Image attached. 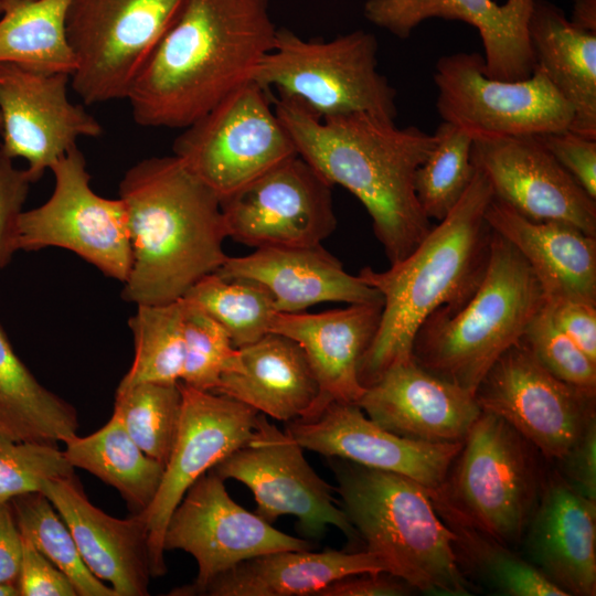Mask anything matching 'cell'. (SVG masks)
<instances>
[{
  "label": "cell",
  "instance_id": "obj_1",
  "mask_svg": "<svg viewBox=\"0 0 596 596\" xmlns=\"http://www.w3.org/2000/svg\"><path fill=\"white\" fill-rule=\"evenodd\" d=\"M276 30L269 0H185L126 97L134 120L188 127L251 81Z\"/></svg>",
  "mask_w": 596,
  "mask_h": 596
},
{
  "label": "cell",
  "instance_id": "obj_2",
  "mask_svg": "<svg viewBox=\"0 0 596 596\" xmlns=\"http://www.w3.org/2000/svg\"><path fill=\"white\" fill-rule=\"evenodd\" d=\"M272 102L297 153L363 204L390 264L411 254L433 227L414 177L436 137L369 114L319 119L291 102Z\"/></svg>",
  "mask_w": 596,
  "mask_h": 596
},
{
  "label": "cell",
  "instance_id": "obj_3",
  "mask_svg": "<svg viewBox=\"0 0 596 596\" xmlns=\"http://www.w3.org/2000/svg\"><path fill=\"white\" fill-rule=\"evenodd\" d=\"M131 245L123 298L157 305L182 298L227 255L221 201L177 156L150 157L119 183Z\"/></svg>",
  "mask_w": 596,
  "mask_h": 596
},
{
  "label": "cell",
  "instance_id": "obj_4",
  "mask_svg": "<svg viewBox=\"0 0 596 596\" xmlns=\"http://www.w3.org/2000/svg\"><path fill=\"white\" fill-rule=\"evenodd\" d=\"M493 194L476 169L457 205L414 251L385 270L363 267L358 276L383 298L376 332L361 358L364 389L392 365L412 358L415 334L439 307H462L480 285L489 262L492 230L486 210Z\"/></svg>",
  "mask_w": 596,
  "mask_h": 596
},
{
  "label": "cell",
  "instance_id": "obj_5",
  "mask_svg": "<svg viewBox=\"0 0 596 596\" xmlns=\"http://www.w3.org/2000/svg\"><path fill=\"white\" fill-rule=\"evenodd\" d=\"M340 507L364 550L414 589L471 595L453 547L454 533L438 514L430 490L415 480L342 458H328Z\"/></svg>",
  "mask_w": 596,
  "mask_h": 596
},
{
  "label": "cell",
  "instance_id": "obj_6",
  "mask_svg": "<svg viewBox=\"0 0 596 596\" xmlns=\"http://www.w3.org/2000/svg\"><path fill=\"white\" fill-rule=\"evenodd\" d=\"M492 233L487 270L475 294L456 310L433 311L412 345L417 364L472 394L500 355L521 340L545 302L524 257Z\"/></svg>",
  "mask_w": 596,
  "mask_h": 596
},
{
  "label": "cell",
  "instance_id": "obj_7",
  "mask_svg": "<svg viewBox=\"0 0 596 596\" xmlns=\"http://www.w3.org/2000/svg\"><path fill=\"white\" fill-rule=\"evenodd\" d=\"M376 54V38L363 30L324 41L280 28L251 81L319 119L369 114L395 121L396 91L377 71Z\"/></svg>",
  "mask_w": 596,
  "mask_h": 596
},
{
  "label": "cell",
  "instance_id": "obj_8",
  "mask_svg": "<svg viewBox=\"0 0 596 596\" xmlns=\"http://www.w3.org/2000/svg\"><path fill=\"white\" fill-rule=\"evenodd\" d=\"M538 455L504 419L482 411L445 482L430 491L432 499L504 545L515 546L545 478Z\"/></svg>",
  "mask_w": 596,
  "mask_h": 596
},
{
  "label": "cell",
  "instance_id": "obj_9",
  "mask_svg": "<svg viewBox=\"0 0 596 596\" xmlns=\"http://www.w3.org/2000/svg\"><path fill=\"white\" fill-rule=\"evenodd\" d=\"M185 0H71V87L86 105L126 98Z\"/></svg>",
  "mask_w": 596,
  "mask_h": 596
},
{
  "label": "cell",
  "instance_id": "obj_10",
  "mask_svg": "<svg viewBox=\"0 0 596 596\" xmlns=\"http://www.w3.org/2000/svg\"><path fill=\"white\" fill-rule=\"evenodd\" d=\"M268 93L244 83L173 141V155L220 200L297 155Z\"/></svg>",
  "mask_w": 596,
  "mask_h": 596
},
{
  "label": "cell",
  "instance_id": "obj_11",
  "mask_svg": "<svg viewBox=\"0 0 596 596\" xmlns=\"http://www.w3.org/2000/svg\"><path fill=\"white\" fill-rule=\"evenodd\" d=\"M50 170L54 175L51 196L40 206L23 210L20 214L18 251L61 247L124 284L131 267L124 201L95 193L89 184L85 157L77 146Z\"/></svg>",
  "mask_w": 596,
  "mask_h": 596
},
{
  "label": "cell",
  "instance_id": "obj_12",
  "mask_svg": "<svg viewBox=\"0 0 596 596\" xmlns=\"http://www.w3.org/2000/svg\"><path fill=\"white\" fill-rule=\"evenodd\" d=\"M304 448L259 413L251 439L213 468L223 480L244 483L253 493L256 514L273 524L279 517L297 518L306 540H321L329 526L351 543L361 544L356 531L334 498V488L308 464Z\"/></svg>",
  "mask_w": 596,
  "mask_h": 596
},
{
  "label": "cell",
  "instance_id": "obj_13",
  "mask_svg": "<svg viewBox=\"0 0 596 596\" xmlns=\"http://www.w3.org/2000/svg\"><path fill=\"white\" fill-rule=\"evenodd\" d=\"M483 56L459 52L439 57L434 82L443 121L476 136L543 135L570 129L571 105L536 67L531 76L501 81L483 72Z\"/></svg>",
  "mask_w": 596,
  "mask_h": 596
},
{
  "label": "cell",
  "instance_id": "obj_14",
  "mask_svg": "<svg viewBox=\"0 0 596 596\" xmlns=\"http://www.w3.org/2000/svg\"><path fill=\"white\" fill-rule=\"evenodd\" d=\"M475 397L481 411L504 419L545 460L554 462L596 418V392L554 376L522 340L493 363Z\"/></svg>",
  "mask_w": 596,
  "mask_h": 596
},
{
  "label": "cell",
  "instance_id": "obj_15",
  "mask_svg": "<svg viewBox=\"0 0 596 596\" xmlns=\"http://www.w3.org/2000/svg\"><path fill=\"white\" fill-rule=\"evenodd\" d=\"M224 481L210 469L188 489L169 518L164 552L182 550L198 564L193 583L170 595H200L215 576L260 554L312 549L309 540L286 534L236 503Z\"/></svg>",
  "mask_w": 596,
  "mask_h": 596
},
{
  "label": "cell",
  "instance_id": "obj_16",
  "mask_svg": "<svg viewBox=\"0 0 596 596\" xmlns=\"http://www.w3.org/2000/svg\"><path fill=\"white\" fill-rule=\"evenodd\" d=\"M332 187L297 153L220 200L227 237L255 248L319 245L337 227Z\"/></svg>",
  "mask_w": 596,
  "mask_h": 596
},
{
  "label": "cell",
  "instance_id": "obj_17",
  "mask_svg": "<svg viewBox=\"0 0 596 596\" xmlns=\"http://www.w3.org/2000/svg\"><path fill=\"white\" fill-rule=\"evenodd\" d=\"M180 389V425L161 483L149 507L135 513L147 530L151 576L167 572L163 536L172 512L203 473L251 439L259 414L240 401L181 381Z\"/></svg>",
  "mask_w": 596,
  "mask_h": 596
},
{
  "label": "cell",
  "instance_id": "obj_18",
  "mask_svg": "<svg viewBox=\"0 0 596 596\" xmlns=\"http://www.w3.org/2000/svg\"><path fill=\"white\" fill-rule=\"evenodd\" d=\"M71 75L42 73L0 62V150L10 159L23 158L32 183L72 148L81 137L103 134L97 119L72 103Z\"/></svg>",
  "mask_w": 596,
  "mask_h": 596
},
{
  "label": "cell",
  "instance_id": "obj_19",
  "mask_svg": "<svg viewBox=\"0 0 596 596\" xmlns=\"http://www.w3.org/2000/svg\"><path fill=\"white\" fill-rule=\"evenodd\" d=\"M471 161L493 198L522 216L561 222L596 236V200L556 161L538 135L476 136Z\"/></svg>",
  "mask_w": 596,
  "mask_h": 596
},
{
  "label": "cell",
  "instance_id": "obj_20",
  "mask_svg": "<svg viewBox=\"0 0 596 596\" xmlns=\"http://www.w3.org/2000/svg\"><path fill=\"white\" fill-rule=\"evenodd\" d=\"M286 432L304 449L397 473L430 491L443 486L462 445L398 436L370 419L355 403L344 402H330L315 417L287 422Z\"/></svg>",
  "mask_w": 596,
  "mask_h": 596
},
{
  "label": "cell",
  "instance_id": "obj_21",
  "mask_svg": "<svg viewBox=\"0 0 596 596\" xmlns=\"http://www.w3.org/2000/svg\"><path fill=\"white\" fill-rule=\"evenodd\" d=\"M355 404L384 429L427 443L462 441L482 412L475 394L413 358L389 368Z\"/></svg>",
  "mask_w": 596,
  "mask_h": 596
},
{
  "label": "cell",
  "instance_id": "obj_22",
  "mask_svg": "<svg viewBox=\"0 0 596 596\" xmlns=\"http://www.w3.org/2000/svg\"><path fill=\"white\" fill-rule=\"evenodd\" d=\"M533 0H368L364 17L395 36L407 39L430 18L459 20L475 26L485 49L483 72L491 78L519 81L532 75L535 61L528 21Z\"/></svg>",
  "mask_w": 596,
  "mask_h": 596
},
{
  "label": "cell",
  "instance_id": "obj_23",
  "mask_svg": "<svg viewBox=\"0 0 596 596\" xmlns=\"http://www.w3.org/2000/svg\"><path fill=\"white\" fill-rule=\"evenodd\" d=\"M521 542L526 560L567 596L596 594V501L545 473Z\"/></svg>",
  "mask_w": 596,
  "mask_h": 596
},
{
  "label": "cell",
  "instance_id": "obj_24",
  "mask_svg": "<svg viewBox=\"0 0 596 596\" xmlns=\"http://www.w3.org/2000/svg\"><path fill=\"white\" fill-rule=\"evenodd\" d=\"M41 492L68 526L89 571L117 596L148 595V535L138 514L114 518L87 499L75 475L44 481Z\"/></svg>",
  "mask_w": 596,
  "mask_h": 596
},
{
  "label": "cell",
  "instance_id": "obj_25",
  "mask_svg": "<svg viewBox=\"0 0 596 596\" xmlns=\"http://www.w3.org/2000/svg\"><path fill=\"white\" fill-rule=\"evenodd\" d=\"M225 279H247L264 286L278 312H301L320 302L383 301L381 294L321 244L306 247H262L246 256H227L215 272Z\"/></svg>",
  "mask_w": 596,
  "mask_h": 596
},
{
  "label": "cell",
  "instance_id": "obj_26",
  "mask_svg": "<svg viewBox=\"0 0 596 596\" xmlns=\"http://www.w3.org/2000/svg\"><path fill=\"white\" fill-rule=\"evenodd\" d=\"M382 308L383 301H377L275 316L270 332L284 334L302 348L319 384L315 416L330 402L356 403L364 393L359 364L376 332Z\"/></svg>",
  "mask_w": 596,
  "mask_h": 596
},
{
  "label": "cell",
  "instance_id": "obj_27",
  "mask_svg": "<svg viewBox=\"0 0 596 596\" xmlns=\"http://www.w3.org/2000/svg\"><path fill=\"white\" fill-rule=\"evenodd\" d=\"M486 220L524 257L545 300L596 304V236L566 223L529 220L494 198Z\"/></svg>",
  "mask_w": 596,
  "mask_h": 596
},
{
  "label": "cell",
  "instance_id": "obj_28",
  "mask_svg": "<svg viewBox=\"0 0 596 596\" xmlns=\"http://www.w3.org/2000/svg\"><path fill=\"white\" fill-rule=\"evenodd\" d=\"M238 350L241 371L223 374L213 393L286 423L315 416L319 384L302 348L295 340L269 332Z\"/></svg>",
  "mask_w": 596,
  "mask_h": 596
},
{
  "label": "cell",
  "instance_id": "obj_29",
  "mask_svg": "<svg viewBox=\"0 0 596 596\" xmlns=\"http://www.w3.org/2000/svg\"><path fill=\"white\" fill-rule=\"evenodd\" d=\"M377 572L386 571L366 550H284L237 563L210 581L200 595L317 596L339 578Z\"/></svg>",
  "mask_w": 596,
  "mask_h": 596
},
{
  "label": "cell",
  "instance_id": "obj_30",
  "mask_svg": "<svg viewBox=\"0 0 596 596\" xmlns=\"http://www.w3.org/2000/svg\"><path fill=\"white\" fill-rule=\"evenodd\" d=\"M528 35L539 68L571 105L570 130L596 139V33L584 31L546 0H533Z\"/></svg>",
  "mask_w": 596,
  "mask_h": 596
},
{
  "label": "cell",
  "instance_id": "obj_31",
  "mask_svg": "<svg viewBox=\"0 0 596 596\" xmlns=\"http://www.w3.org/2000/svg\"><path fill=\"white\" fill-rule=\"evenodd\" d=\"M77 428L75 407L35 379L0 324V437L57 445Z\"/></svg>",
  "mask_w": 596,
  "mask_h": 596
},
{
  "label": "cell",
  "instance_id": "obj_32",
  "mask_svg": "<svg viewBox=\"0 0 596 596\" xmlns=\"http://www.w3.org/2000/svg\"><path fill=\"white\" fill-rule=\"evenodd\" d=\"M64 444L63 453L73 468L84 469L114 487L134 514L152 502L164 465L138 447L115 412L100 429L85 437L75 435Z\"/></svg>",
  "mask_w": 596,
  "mask_h": 596
},
{
  "label": "cell",
  "instance_id": "obj_33",
  "mask_svg": "<svg viewBox=\"0 0 596 596\" xmlns=\"http://www.w3.org/2000/svg\"><path fill=\"white\" fill-rule=\"evenodd\" d=\"M71 0H3L0 62L72 75L76 56L66 35Z\"/></svg>",
  "mask_w": 596,
  "mask_h": 596
},
{
  "label": "cell",
  "instance_id": "obj_34",
  "mask_svg": "<svg viewBox=\"0 0 596 596\" xmlns=\"http://www.w3.org/2000/svg\"><path fill=\"white\" fill-rule=\"evenodd\" d=\"M434 505L454 533L453 547L461 572L505 596H567L526 558L461 519L447 507Z\"/></svg>",
  "mask_w": 596,
  "mask_h": 596
},
{
  "label": "cell",
  "instance_id": "obj_35",
  "mask_svg": "<svg viewBox=\"0 0 596 596\" xmlns=\"http://www.w3.org/2000/svg\"><path fill=\"white\" fill-rule=\"evenodd\" d=\"M128 324L135 354L117 390L141 383L180 382L185 356L183 298L164 304L137 305Z\"/></svg>",
  "mask_w": 596,
  "mask_h": 596
},
{
  "label": "cell",
  "instance_id": "obj_36",
  "mask_svg": "<svg viewBox=\"0 0 596 596\" xmlns=\"http://www.w3.org/2000/svg\"><path fill=\"white\" fill-rule=\"evenodd\" d=\"M183 297L219 322L237 349L269 333L278 313L273 296L260 284L225 279L216 273L201 278Z\"/></svg>",
  "mask_w": 596,
  "mask_h": 596
},
{
  "label": "cell",
  "instance_id": "obj_37",
  "mask_svg": "<svg viewBox=\"0 0 596 596\" xmlns=\"http://www.w3.org/2000/svg\"><path fill=\"white\" fill-rule=\"evenodd\" d=\"M434 136V148L415 172L414 190L427 219L439 222L466 193L476 167L471 161L473 136L469 131L441 120Z\"/></svg>",
  "mask_w": 596,
  "mask_h": 596
},
{
  "label": "cell",
  "instance_id": "obj_38",
  "mask_svg": "<svg viewBox=\"0 0 596 596\" xmlns=\"http://www.w3.org/2000/svg\"><path fill=\"white\" fill-rule=\"evenodd\" d=\"M9 504L21 534L68 577L77 596H117L86 566L68 526L45 494H21Z\"/></svg>",
  "mask_w": 596,
  "mask_h": 596
},
{
  "label": "cell",
  "instance_id": "obj_39",
  "mask_svg": "<svg viewBox=\"0 0 596 596\" xmlns=\"http://www.w3.org/2000/svg\"><path fill=\"white\" fill-rule=\"evenodd\" d=\"M182 393L178 383H141L116 391L114 412L149 457L166 466L180 425Z\"/></svg>",
  "mask_w": 596,
  "mask_h": 596
},
{
  "label": "cell",
  "instance_id": "obj_40",
  "mask_svg": "<svg viewBox=\"0 0 596 596\" xmlns=\"http://www.w3.org/2000/svg\"><path fill=\"white\" fill-rule=\"evenodd\" d=\"M182 298L185 356L181 382L213 392L223 374L241 371V353L219 322L198 305Z\"/></svg>",
  "mask_w": 596,
  "mask_h": 596
},
{
  "label": "cell",
  "instance_id": "obj_41",
  "mask_svg": "<svg viewBox=\"0 0 596 596\" xmlns=\"http://www.w3.org/2000/svg\"><path fill=\"white\" fill-rule=\"evenodd\" d=\"M75 475L57 445L0 437V502L41 492L44 481Z\"/></svg>",
  "mask_w": 596,
  "mask_h": 596
},
{
  "label": "cell",
  "instance_id": "obj_42",
  "mask_svg": "<svg viewBox=\"0 0 596 596\" xmlns=\"http://www.w3.org/2000/svg\"><path fill=\"white\" fill-rule=\"evenodd\" d=\"M521 340L554 376L596 392V361L555 326L544 306L529 323Z\"/></svg>",
  "mask_w": 596,
  "mask_h": 596
},
{
  "label": "cell",
  "instance_id": "obj_43",
  "mask_svg": "<svg viewBox=\"0 0 596 596\" xmlns=\"http://www.w3.org/2000/svg\"><path fill=\"white\" fill-rule=\"evenodd\" d=\"M32 181L0 150V272L18 252V221Z\"/></svg>",
  "mask_w": 596,
  "mask_h": 596
},
{
  "label": "cell",
  "instance_id": "obj_44",
  "mask_svg": "<svg viewBox=\"0 0 596 596\" xmlns=\"http://www.w3.org/2000/svg\"><path fill=\"white\" fill-rule=\"evenodd\" d=\"M556 161L596 200V139L570 129L538 135Z\"/></svg>",
  "mask_w": 596,
  "mask_h": 596
},
{
  "label": "cell",
  "instance_id": "obj_45",
  "mask_svg": "<svg viewBox=\"0 0 596 596\" xmlns=\"http://www.w3.org/2000/svg\"><path fill=\"white\" fill-rule=\"evenodd\" d=\"M18 576L21 596H77L68 577L22 535Z\"/></svg>",
  "mask_w": 596,
  "mask_h": 596
},
{
  "label": "cell",
  "instance_id": "obj_46",
  "mask_svg": "<svg viewBox=\"0 0 596 596\" xmlns=\"http://www.w3.org/2000/svg\"><path fill=\"white\" fill-rule=\"evenodd\" d=\"M556 471L581 496L596 501V418L557 461Z\"/></svg>",
  "mask_w": 596,
  "mask_h": 596
},
{
  "label": "cell",
  "instance_id": "obj_47",
  "mask_svg": "<svg viewBox=\"0 0 596 596\" xmlns=\"http://www.w3.org/2000/svg\"><path fill=\"white\" fill-rule=\"evenodd\" d=\"M544 308L555 326L596 361V304L547 299Z\"/></svg>",
  "mask_w": 596,
  "mask_h": 596
},
{
  "label": "cell",
  "instance_id": "obj_48",
  "mask_svg": "<svg viewBox=\"0 0 596 596\" xmlns=\"http://www.w3.org/2000/svg\"><path fill=\"white\" fill-rule=\"evenodd\" d=\"M414 588L403 579L387 573H361L339 578L317 596H403Z\"/></svg>",
  "mask_w": 596,
  "mask_h": 596
},
{
  "label": "cell",
  "instance_id": "obj_49",
  "mask_svg": "<svg viewBox=\"0 0 596 596\" xmlns=\"http://www.w3.org/2000/svg\"><path fill=\"white\" fill-rule=\"evenodd\" d=\"M22 536L9 502H0V583L17 584Z\"/></svg>",
  "mask_w": 596,
  "mask_h": 596
},
{
  "label": "cell",
  "instance_id": "obj_50",
  "mask_svg": "<svg viewBox=\"0 0 596 596\" xmlns=\"http://www.w3.org/2000/svg\"><path fill=\"white\" fill-rule=\"evenodd\" d=\"M570 21L584 31L596 33V0H574Z\"/></svg>",
  "mask_w": 596,
  "mask_h": 596
},
{
  "label": "cell",
  "instance_id": "obj_51",
  "mask_svg": "<svg viewBox=\"0 0 596 596\" xmlns=\"http://www.w3.org/2000/svg\"><path fill=\"white\" fill-rule=\"evenodd\" d=\"M0 596H20L18 585L0 583Z\"/></svg>",
  "mask_w": 596,
  "mask_h": 596
},
{
  "label": "cell",
  "instance_id": "obj_52",
  "mask_svg": "<svg viewBox=\"0 0 596 596\" xmlns=\"http://www.w3.org/2000/svg\"><path fill=\"white\" fill-rule=\"evenodd\" d=\"M3 11V0H0V14L2 13Z\"/></svg>",
  "mask_w": 596,
  "mask_h": 596
},
{
  "label": "cell",
  "instance_id": "obj_53",
  "mask_svg": "<svg viewBox=\"0 0 596 596\" xmlns=\"http://www.w3.org/2000/svg\"><path fill=\"white\" fill-rule=\"evenodd\" d=\"M1 124H2V121H1V116H0V129H1Z\"/></svg>",
  "mask_w": 596,
  "mask_h": 596
}]
</instances>
